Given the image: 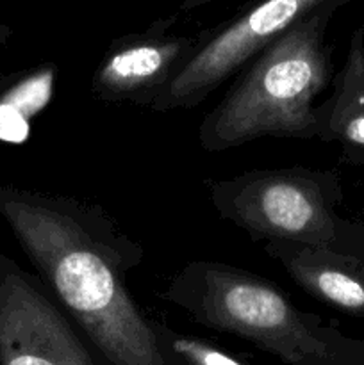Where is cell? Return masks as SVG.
<instances>
[{"label":"cell","mask_w":364,"mask_h":365,"mask_svg":"<svg viewBox=\"0 0 364 365\" xmlns=\"http://www.w3.org/2000/svg\"><path fill=\"white\" fill-rule=\"evenodd\" d=\"M0 214L54 299L107 362L168 365L152 321L127 285L145 252L102 207L74 196L2 187Z\"/></svg>","instance_id":"6da1fadb"},{"label":"cell","mask_w":364,"mask_h":365,"mask_svg":"<svg viewBox=\"0 0 364 365\" xmlns=\"http://www.w3.org/2000/svg\"><path fill=\"white\" fill-rule=\"evenodd\" d=\"M339 0L303 18L253 57L202 120L198 143L223 152L263 138L318 139V96L332 84L325 29Z\"/></svg>","instance_id":"7a4b0ae2"},{"label":"cell","mask_w":364,"mask_h":365,"mask_svg":"<svg viewBox=\"0 0 364 365\" xmlns=\"http://www.w3.org/2000/svg\"><path fill=\"white\" fill-rule=\"evenodd\" d=\"M164 299L202 327L236 335L289 365H364V341L300 310L273 282L243 267L186 264Z\"/></svg>","instance_id":"3957f363"},{"label":"cell","mask_w":364,"mask_h":365,"mask_svg":"<svg viewBox=\"0 0 364 365\" xmlns=\"http://www.w3.org/2000/svg\"><path fill=\"white\" fill-rule=\"evenodd\" d=\"M343 198L338 171L303 166L252 170L209 187L211 205L252 241L364 255V223L339 214Z\"/></svg>","instance_id":"277c9868"},{"label":"cell","mask_w":364,"mask_h":365,"mask_svg":"<svg viewBox=\"0 0 364 365\" xmlns=\"http://www.w3.org/2000/svg\"><path fill=\"white\" fill-rule=\"evenodd\" d=\"M330 2L334 0H261L223 27L200 36L148 109L171 113L196 107L275 39Z\"/></svg>","instance_id":"5b68a950"},{"label":"cell","mask_w":364,"mask_h":365,"mask_svg":"<svg viewBox=\"0 0 364 365\" xmlns=\"http://www.w3.org/2000/svg\"><path fill=\"white\" fill-rule=\"evenodd\" d=\"M0 365H95L45 284L0 259Z\"/></svg>","instance_id":"8992f818"},{"label":"cell","mask_w":364,"mask_h":365,"mask_svg":"<svg viewBox=\"0 0 364 365\" xmlns=\"http://www.w3.org/2000/svg\"><path fill=\"white\" fill-rule=\"evenodd\" d=\"M171 24L173 18H168L145 32L116 39L95 68L93 96L109 103L150 107L198 43V38L170 34Z\"/></svg>","instance_id":"52a82bcc"},{"label":"cell","mask_w":364,"mask_h":365,"mask_svg":"<svg viewBox=\"0 0 364 365\" xmlns=\"http://www.w3.org/2000/svg\"><path fill=\"white\" fill-rule=\"evenodd\" d=\"M264 252L310 298L364 319V255L296 242H266Z\"/></svg>","instance_id":"ba28073f"},{"label":"cell","mask_w":364,"mask_h":365,"mask_svg":"<svg viewBox=\"0 0 364 365\" xmlns=\"http://www.w3.org/2000/svg\"><path fill=\"white\" fill-rule=\"evenodd\" d=\"M332 93L316 106L318 139L339 146L341 159L364 168V29L350 38L345 64L332 78Z\"/></svg>","instance_id":"9c48e42d"},{"label":"cell","mask_w":364,"mask_h":365,"mask_svg":"<svg viewBox=\"0 0 364 365\" xmlns=\"http://www.w3.org/2000/svg\"><path fill=\"white\" fill-rule=\"evenodd\" d=\"M57 75V64L43 63L0 82V143L27 141L32 120L52 102Z\"/></svg>","instance_id":"30bf717a"},{"label":"cell","mask_w":364,"mask_h":365,"mask_svg":"<svg viewBox=\"0 0 364 365\" xmlns=\"http://www.w3.org/2000/svg\"><path fill=\"white\" fill-rule=\"evenodd\" d=\"M152 328L168 365H245L218 346L193 335L178 334L159 321H152Z\"/></svg>","instance_id":"8fae6325"},{"label":"cell","mask_w":364,"mask_h":365,"mask_svg":"<svg viewBox=\"0 0 364 365\" xmlns=\"http://www.w3.org/2000/svg\"><path fill=\"white\" fill-rule=\"evenodd\" d=\"M209 2H214V0H184V2H182V9L184 11L195 9V7L206 6V4H209Z\"/></svg>","instance_id":"7c38bea8"},{"label":"cell","mask_w":364,"mask_h":365,"mask_svg":"<svg viewBox=\"0 0 364 365\" xmlns=\"http://www.w3.org/2000/svg\"><path fill=\"white\" fill-rule=\"evenodd\" d=\"M9 34H11L9 27H6V25H0V45H2V43H6V39L9 38Z\"/></svg>","instance_id":"4fadbf2b"}]
</instances>
